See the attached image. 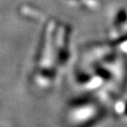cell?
<instances>
[{
  "label": "cell",
  "instance_id": "obj_1",
  "mask_svg": "<svg viewBox=\"0 0 127 127\" xmlns=\"http://www.w3.org/2000/svg\"><path fill=\"white\" fill-rule=\"evenodd\" d=\"M105 107L103 101L80 100L69 104L66 110L68 127H91L104 117Z\"/></svg>",
  "mask_w": 127,
  "mask_h": 127
}]
</instances>
